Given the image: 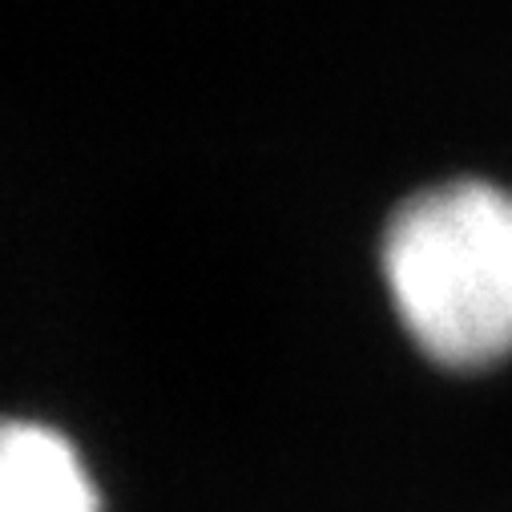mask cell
Returning <instances> with one entry per match:
<instances>
[{
  "label": "cell",
  "instance_id": "1",
  "mask_svg": "<svg viewBox=\"0 0 512 512\" xmlns=\"http://www.w3.org/2000/svg\"><path fill=\"white\" fill-rule=\"evenodd\" d=\"M379 275L408 343L448 375L512 363V186L448 178L404 198L379 238Z\"/></svg>",
  "mask_w": 512,
  "mask_h": 512
},
{
  "label": "cell",
  "instance_id": "2",
  "mask_svg": "<svg viewBox=\"0 0 512 512\" xmlns=\"http://www.w3.org/2000/svg\"><path fill=\"white\" fill-rule=\"evenodd\" d=\"M0 512H101V492L57 428L0 420Z\"/></svg>",
  "mask_w": 512,
  "mask_h": 512
}]
</instances>
